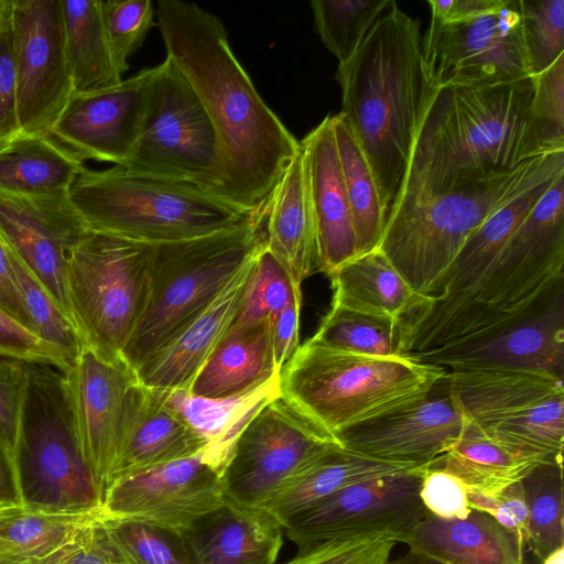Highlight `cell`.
Instances as JSON below:
<instances>
[{"label":"cell","instance_id":"cell-1","mask_svg":"<svg viewBox=\"0 0 564 564\" xmlns=\"http://www.w3.org/2000/svg\"><path fill=\"white\" fill-rule=\"evenodd\" d=\"M155 13L166 58L188 82L218 134L226 171L218 197L246 213L261 210L300 141L257 91L217 17L180 0H160Z\"/></svg>","mask_w":564,"mask_h":564},{"label":"cell","instance_id":"cell-2","mask_svg":"<svg viewBox=\"0 0 564 564\" xmlns=\"http://www.w3.org/2000/svg\"><path fill=\"white\" fill-rule=\"evenodd\" d=\"M533 77L436 88L421 117L389 213L555 153L531 113ZM388 213V214H389Z\"/></svg>","mask_w":564,"mask_h":564},{"label":"cell","instance_id":"cell-3","mask_svg":"<svg viewBox=\"0 0 564 564\" xmlns=\"http://www.w3.org/2000/svg\"><path fill=\"white\" fill-rule=\"evenodd\" d=\"M336 78L341 90L339 112L367 158L389 213L435 90L424 68L420 21L392 0L357 52L338 64Z\"/></svg>","mask_w":564,"mask_h":564},{"label":"cell","instance_id":"cell-4","mask_svg":"<svg viewBox=\"0 0 564 564\" xmlns=\"http://www.w3.org/2000/svg\"><path fill=\"white\" fill-rule=\"evenodd\" d=\"M564 275V174L512 234L476 290L451 305L425 300L401 322L400 354L444 346L530 305Z\"/></svg>","mask_w":564,"mask_h":564},{"label":"cell","instance_id":"cell-5","mask_svg":"<svg viewBox=\"0 0 564 564\" xmlns=\"http://www.w3.org/2000/svg\"><path fill=\"white\" fill-rule=\"evenodd\" d=\"M446 373L408 356L356 354L308 338L281 369L279 391L313 424L337 437L421 401Z\"/></svg>","mask_w":564,"mask_h":564},{"label":"cell","instance_id":"cell-6","mask_svg":"<svg viewBox=\"0 0 564 564\" xmlns=\"http://www.w3.org/2000/svg\"><path fill=\"white\" fill-rule=\"evenodd\" d=\"M561 173L564 151L390 212L378 249L417 297L425 299L466 239L492 213Z\"/></svg>","mask_w":564,"mask_h":564},{"label":"cell","instance_id":"cell-7","mask_svg":"<svg viewBox=\"0 0 564 564\" xmlns=\"http://www.w3.org/2000/svg\"><path fill=\"white\" fill-rule=\"evenodd\" d=\"M263 209L207 236L154 245L145 305L122 351L135 372L218 295L264 242Z\"/></svg>","mask_w":564,"mask_h":564},{"label":"cell","instance_id":"cell-8","mask_svg":"<svg viewBox=\"0 0 564 564\" xmlns=\"http://www.w3.org/2000/svg\"><path fill=\"white\" fill-rule=\"evenodd\" d=\"M68 197L88 228L150 245L215 234L253 214L195 185L122 166L85 167Z\"/></svg>","mask_w":564,"mask_h":564},{"label":"cell","instance_id":"cell-9","mask_svg":"<svg viewBox=\"0 0 564 564\" xmlns=\"http://www.w3.org/2000/svg\"><path fill=\"white\" fill-rule=\"evenodd\" d=\"M17 470L25 508L101 511L102 494L77 437L66 368L29 362Z\"/></svg>","mask_w":564,"mask_h":564},{"label":"cell","instance_id":"cell-10","mask_svg":"<svg viewBox=\"0 0 564 564\" xmlns=\"http://www.w3.org/2000/svg\"><path fill=\"white\" fill-rule=\"evenodd\" d=\"M154 245L88 228L66 256L65 280L75 326L106 359L122 351L142 315Z\"/></svg>","mask_w":564,"mask_h":564},{"label":"cell","instance_id":"cell-11","mask_svg":"<svg viewBox=\"0 0 564 564\" xmlns=\"http://www.w3.org/2000/svg\"><path fill=\"white\" fill-rule=\"evenodd\" d=\"M444 382L466 421L482 434L563 465V378L529 370L454 369Z\"/></svg>","mask_w":564,"mask_h":564},{"label":"cell","instance_id":"cell-12","mask_svg":"<svg viewBox=\"0 0 564 564\" xmlns=\"http://www.w3.org/2000/svg\"><path fill=\"white\" fill-rule=\"evenodd\" d=\"M131 172L195 185L218 197L225 161L216 129L195 91L167 59L160 64L134 151Z\"/></svg>","mask_w":564,"mask_h":564},{"label":"cell","instance_id":"cell-13","mask_svg":"<svg viewBox=\"0 0 564 564\" xmlns=\"http://www.w3.org/2000/svg\"><path fill=\"white\" fill-rule=\"evenodd\" d=\"M343 446L281 395L267 403L238 437L223 471L225 496L263 509L307 466ZM344 447V446H343Z\"/></svg>","mask_w":564,"mask_h":564},{"label":"cell","instance_id":"cell-14","mask_svg":"<svg viewBox=\"0 0 564 564\" xmlns=\"http://www.w3.org/2000/svg\"><path fill=\"white\" fill-rule=\"evenodd\" d=\"M408 357L446 370H529L563 378L564 275L517 313L444 346Z\"/></svg>","mask_w":564,"mask_h":564},{"label":"cell","instance_id":"cell-15","mask_svg":"<svg viewBox=\"0 0 564 564\" xmlns=\"http://www.w3.org/2000/svg\"><path fill=\"white\" fill-rule=\"evenodd\" d=\"M426 76L433 88L486 86L531 77L519 0L463 23L430 19L422 36Z\"/></svg>","mask_w":564,"mask_h":564},{"label":"cell","instance_id":"cell-16","mask_svg":"<svg viewBox=\"0 0 564 564\" xmlns=\"http://www.w3.org/2000/svg\"><path fill=\"white\" fill-rule=\"evenodd\" d=\"M424 468L345 487L291 519L283 527L286 536L299 549L378 534L404 543L426 514L419 497Z\"/></svg>","mask_w":564,"mask_h":564},{"label":"cell","instance_id":"cell-17","mask_svg":"<svg viewBox=\"0 0 564 564\" xmlns=\"http://www.w3.org/2000/svg\"><path fill=\"white\" fill-rule=\"evenodd\" d=\"M21 134H50L74 93L61 0H12Z\"/></svg>","mask_w":564,"mask_h":564},{"label":"cell","instance_id":"cell-18","mask_svg":"<svg viewBox=\"0 0 564 564\" xmlns=\"http://www.w3.org/2000/svg\"><path fill=\"white\" fill-rule=\"evenodd\" d=\"M225 500L221 474L200 453L112 480L101 513L181 533Z\"/></svg>","mask_w":564,"mask_h":564},{"label":"cell","instance_id":"cell-19","mask_svg":"<svg viewBox=\"0 0 564 564\" xmlns=\"http://www.w3.org/2000/svg\"><path fill=\"white\" fill-rule=\"evenodd\" d=\"M160 64L121 82L74 91L50 134L84 160L123 166L131 158Z\"/></svg>","mask_w":564,"mask_h":564},{"label":"cell","instance_id":"cell-20","mask_svg":"<svg viewBox=\"0 0 564 564\" xmlns=\"http://www.w3.org/2000/svg\"><path fill=\"white\" fill-rule=\"evenodd\" d=\"M87 230L68 193L17 194L0 189L1 238L74 325L65 280L66 256Z\"/></svg>","mask_w":564,"mask_h":564},{"label":"cell","instance_id":"cell-21","mask_svg":"<svg viewBox=\"0 0 564 564\" xmlns=\"http://www.w3.org/2000/svg\"><path fill=\"white\" fill-rule=\"evenodd\" d=\"M67 379L80 449L104 499L138 378L123 359H106L85 346Z\"/></svg>","mask_w":564,"mask_h":564},{"label":"cell","instance_id":"cell-22","mask_svg":"<svg viewBox=\"0 0 564 564\" xmlns=\"http://www.w3.org/2000/svg\"><path fill=\"white\" fill-rule=\"evenodd\" d=\"M432 392L405 409L340 433L339 442L375 459L426 467L455 445L466 425L448 390Z\"/></svg>","mask_w":564,"mask_h":564},{"label":"cell","instance_id":"cell-23","mask_svg":"<svg viewBox=\"0 0 564 564\" xmlns=\"http://www.w3.org/2000/svg\"><path fill=\"white\" fill-rule=\"evenodd\" d=\"M314 224L317 272L330 275L358 256L332 116L300 141Z\"/></svg>","mask_w":564,"mask_h":564},{"label":"cell","instance_id":"cell-24","mask_svg":"<svg viewBox=\"0 0 564 564\" xmlns=\"http://www.w3.org/2000/svg\"><path fill=\"white\" fill-rule=\"evenodd\" d=\"M261 247L198 316L140 366L135 375L142 386L163 391L189 388L231 327Z\"/></svg>","mask_w":564,"mask_h":564},{"label":"cell","instance_id":"cell-25","mask_svg":"<svg viewBox=\"0 0 564 564\" xmlns=\"http://www.w3.org/2000/svg\"><path fill=\"white\" fill-rule=\"evenodd\" d=\"M283 531L264 510L226 498L181 535L191 564H275Z\"/></svg>","mask_w":564,"mask_h":564},{"label":"cell","instance_id":"cell-26","mask_svg":"<svg viewBox=\"0 0 564 564\" xmlns=\"http://www.w3.org/2000/svg\"><path fill=\"white\" fill-rule=\"evenodd\" d=\"M206 445V441L164 402L160 391L138 380L108 485L117 478L200 454Z\"/></svg>","mask_w":564,"mask_h":564},{"label":"cell","instance_id":"cell-27","mask_svg":"<svg viewBox=\"0 0 564 564\" xmlns=\"http://www.w3.org/2000/svg\"><path fill=\"white\" fill-rule=\"evenodd\" d=\"M268 250L299 286L317 271L313 217L301 151L279 178L264 205Z\"/></svg>","mask_w":564,"mask_h":564},{"label":"cell","instance_id":"cell-28","mask_svg":"<svg viewBox=\"0 0 564 564\" xmlns=\"http://www.w3.org/2000/svg\"><path fill=\"white\" fill-rule=\"evenodd\" d=\"M563 174L533 185L492 213L466 239L429 296L423 300L437 305H451L471 294L488 274L516 229L552 183Z\"/></svg>","mask_w":564,"mask_h":564},{"label":"cell","instance_id":"cell-29","mask_svg":"<svg viewBox=\"0 0 564 564\" xmlns=\"http://www.w3.org/2000/svg\"><path fill=\"white\" fill-rule=\"evenodd\" d=\"M160 391L164 402L207 443L203 459L221 474L234 446L253 416L280 395L279 375L227 398H205L178 389Z\"/></svg>","mask_w":564,"mask_h":564},{"label":"cell","instance_id":"cell-30","mask_svg":"<svg viewBox=\"0 0 564 564\" xmlns=\"http://www.w3.org/2000/svg\"><path fill=\"white\" fill-rule=\"evenodd\" d=\"M404 544L443 564H525L524 547L516 536L476 510L464 520H444L426 511Z\"/></svg>","mask_w":564,"mask_h":564},{"label":"cell","instance_id":"cell-31","mask_svg":"<svg viewBox=\"0 0 564 564\" xmlns=\"http://www.w3.org/2000/svg\"><path fill=\"white\" fill-rule=\"evenodd\" d=\"M423 468L375 459L339 446L307 466L262 510L284 527L291 519L352 484Z\"/></svg>","mask_w":564,"mask_h":564},{"label":"cell","instance_id":"cell-32","mask_svg":"<svg viewBox=\"0 0 564 564\" xmlns=\"http://www.w3.org/2000/svg\"><path fill=\"white\" fill-rule=\"evenodd\" d=\"M279 375L274 368L270 319L230 327L196 373L192 394L227 398L243 393Z\"/></svg>","mask_w":564,"mask_h":564},{"label":"cell","instance_id":"cell-33","mask_svg":"<svg viewBox=\"0 0 564 564\" xmlns=\"http://www.w3.org/2000/svg\"><path fill=\"white\" fill-rule=\"evenodd\" d=\"M101 516L19 507L0 518V564H53L74 550Z\"/></svg>","mask_w":564,"mask_h":564},{"label":"cell","instance_id":"cell-34","mask_svg":"<svg viewBox=\"0 0 564 564\" xmlns=\"http://www.w3.org/2000/svg\"><path fill=\"white\" fill-rule=\"evenodd\" d=\"M332 305L401 323L419 300L378 249L361 253L330 275Z\"/></svg>","mask_w":564,"mask_h":564},{"label":"cell","instance_id":"cell-35","mask_svg":"<svg viewBox=\"0 0 564 564\" xmlns=\"http://www.w3.org/2000/svg\"><path fill=\"white\" fill-rule=\"evenodd\" d=\"M546 464L562 465L490 438L466 421L455 445L426 467L449 471L467 488L494 492L521 481L533 469Z\"/></svg>","mask_w":564,"mask_h":564},{"label":"cell","instance_id":"cell-36","mask_svg":"<svg viewBox=\"0 0 564 564\" xmlns=\"http://www.w3.org/2000/svg\"><path fill=\"white\" fill-rule=\"evenodd\" d=\"M84 161L51 134H20L0 151V189L17 194L68 193Z\"/></svg>","mask_w":564,"mask_h":564},{"label":"cell","instance_id":"cell-37","mask_svg":"<svg viewBox=\"0 0 564 564\" xmlns=\"http://www.w3.org/2000/svg\"><path fill=\"white\" fill-rule=\"evenodd\" d=\"M67 61L74 91H87L122 80L112 59L100 0H61Z\"/></svg>","mask_w":564,"mask_h":564},{"label":"cell","instance_id":"cell-38","mask_svg":"<svg viewBox=\"0 0 564 564\" xmlns=\"http://www.w3.org/2000/svg\"><path fill=\"white\" fill-rule=\"evenodd\" d=\"M333 130L349 200L358 254L378 248L387 224L378 185L346 118L332 116Z\"/></svg>","mask_w":564,"mask_h":564},{"label":"cell","instance_id":"cell-39","mask_svg":"<svg viewBox=\"0 0 564 564\" xmlns=\"http://www.w3.org/2000/svg\"><path fill=\"white\" fill-rule=\"evenodd\" d=\"M521 484L528 507L525 547L542 561L564 546L563 465H541Z\"/></svg>","mask_w":564,"mask_h":564},{"label":"cell","instance_id":"cell-40","mask_svg":"<svg viewBox=\"0 0 564 564\" xmlns=\"http://www.w3.org/2000/svg\"><path fill=\"white\" fill-rule=\"evenodd\" d=\"M312 341L370 356L400 355L401 323L332 305Z\"/></svg>","mask_w":564,"mask_h":564},{"label":"cell","instance_id":"cell-41","mask_svg":"<svg viewBox=\"0 0 564 564\" xmlns=\"http://www.w3.org/2000/svg\"><path fill=\"white\" fill-rule=\"evenodd\" d=\"M392 0H313L315 30L338 64L348 61Z\"/></svg>","mask_w":564,"mask_h":564},{"label":"cell","instance_id":"cell-42","mask_svg":"<svg viewBox=\"0 0 564 564\" xmlns=\"http://www.w3.org/2000/svg\"><path fill=\"white\" fill-rule=\"evenodd\" d=\"M10 256L15 284L33 332L57 348L72 366L85 347L79 333L48 291L12 249H10Z\"/></svg>","mask_w":564,"mask_h":564},{"label":"cell","instance_id":"cell-43","mask_svg":"<svg viewBox=\"0 0 564 564\" xmlns=\"http://www.w3.org/2000/svg\"><path fill=\"white\" fill-rule=\"evenodd\" d=\"M302 297L296 285L271 254L265 241L258 252L238 314L231 327L271 319L294 299Z\"/></svg>","mask_w":564,"mask_h":564},{"label":"cell","instance_id":"cell-44","mask_svg":"<svg viewBox=\"0 0 564 564\" xmlns=\"http://www.w3.org/2000/svg\"><path fill=\"white\" fill-rule=\"evenodd\" d=\"M104 520L131 564H191L180 532L131 519Z\"/></svg>","mask_w":564,"mask_h":564},{"label":"cell","instance_id":"cell-45","mask_svg":"<svg viewBox=\"0 0 564 564\" xmlns=\"http://www.w3.org/2000/svg\"><path fill=\"white\" fill-rule=\"evenodd\" d=\"M522 31L532 76L564 54V0H519Z\"/></svg>","mask_w":564,"mask_h":564},{"label":"cell","instance_id":"cell-46","mask_svg":"<svg viewBox=\"0 0 564 564\" xmlns=\"http://www.w3.org/2000/svg\"><path fill=\"white\" fill-rule=\"evenodd\" d=\"M154 13L150 0L101 1L106 37L121 76L129 68V57L140 48L153 25Z\"/></svg>","mask_w":564,"mask_h":564},{"label":"cell","instance_id":"cell-47","mask_svg":"<svg viewBox=\"0 0 564 564\" xmlns=\"http://www.w3.org/2000/svg\"><path fill=\"white\" fill-rule=\"evenodd\" d=\"M533 77L531 113L551 152L564 151V54Z\"/></svg>","mask_w":564,"mask_h":564},{"label":"cell","instance_id":"cell-48","mask_svg":"<svg viewBox=\"0 0 564 564\" xmlns=\"http://www.w3.org/2000/svg\"><path fill=\"white\" fill-rule=\"evenodd\" d=\"M28 379L29 361L0 355V449L11 464L19 490L17 451Z\"/></svg>","mask_w":564,"mask_h":564},{"label":"cell","instance_id":"cell-49","mask_svg":"<svg viewBox=\"0 0 564 564\" xmlns=\"http://www.w3.org/2000/svg\"><path fill=\"white\" fill-rule=\"evenodd\" d=\"M397 543L386 534L329 540L299 549L284 564H387Z\"/></svg>","mask_w":564,"mask_h":564},{"label":"cell","instance_id":"cell-50","mask_svg":"<svg viewBox=\"0 0 564 564\" xmlns=\"http://www.w3.org/2000/svg\"><path fill=\"white\" fill-rule=\"evenodd\" d=\"M20 134L12 0H8L0 19V142L9 143Z\"/></svg>","mask_w":564,"mask_h":564},{"label":"cell","instance_id":"cell-51","mask_svg":"<svg viewBox=\"0 0 564 564\" xmlns=\"http://www.w3.org/2000/svg\"><path fill=\"white\" fill-rule=\"evenodd\" d=\"M419 497L425 510L440 519L464 520L471 512L467 486L441 468H424Z\"/></svg>","mask_w":564,"mask_h":564},{"label":"cell","instance_id":"cell-52","mask_svg":"<svg viewBox=\"0 0 564 564\" xmlns=\"http://www.w3.org/2000/svg\"><path fill=\"white\" fill-rule=\"evenodd\" d=\"M471 510L490 516L503 529L512 533L525 549L528 539V507L521 481L494 492L467 488Z\"/></svg>","mask_w":564,"mask_h":564},{"label":"cell","instance_id":"cell-53","mask_svg":"<svg viewBox=\"0 0 564 564\" xmlns=\"http://www.w3.org/2000/svg\"><path fill=\"white\" fill-rule=\"evenodd\" d=\"M0 355L29 362L54 364L68 369L63 354L0 307Z\"/></svg>","mask_w":564,"mask_h":564},{"label":"cell","instance_id":"cell-54","mask_svg":"<svg viewBox=\"0 0 564 564\" xmlns=\"http://www.w3.org/2000/svg\"><path fill=\"white\" fill-rule=\"evenodd\" d=\"M53 564H131L110 535L104 517L86 531L77 546Z\"/></svg>","mask_w":564,"mask_h":564},{"label":"cell","instance_id":"cell-55","mask_svg":"<svg viewBox=\"0 0 564 564\" xmlns=\"http://www.w3.org/2000/svg\"><path fill=\"white\" fill-rule=\"evenodd\" d=\"M301 307L302 297L294 299L270 319L272 356L278 373L300 346Z\"/></svg>","mask_w":564,"mask_h":564},{"label":"cell","instance_id":"cell-56","mask_svg":"<svg viewBox=\"0 0 564 564\" xmlns=\"http://www.w3.org/2000/svg\"><path fill=\"white\" fill-rule=\"evenodd\" d=\"M431 18L443 24L474 21L503 8L507 0H429Z\"/></svg>","mask_w":564,"mask_h":564},{"label":"cell","instance_id":"cell-57","mask_svg":"<svg viewBox=\"0 0 564 564\" xmlns=\"http://www.w3.org/2000/svg\"><path fill=\"white\" fill-rule=\"evenodd\" d=\"M0 307L33 332L15 284L10 249L0 236ZM34 333V332H33ZM35 334V333H34Z\"/></svg>","mask_w":564,"mask_h":564},{"label":"cell","instance_id":"cell-58","mask_svg":"<svg viewBox=\"0 0 564 564\" xmlns=\"http://www.w3.org/2000/svg\"><path fill=\"white\" fill-rule=\"evenodd\" d=\"M0 505L22 506L20 490L10 462L0 449Z\"/></svg>","mask_w":564,"mask_h":564},{"label":"cell","instance_id":"cell-59","mask_svg":"<svg viewBox=\"0 0 564 564\" xmlns=\"http://www.w3.org/2000/svg\"><path fill=\"white\" fill-rule=\"evenodd\" d=\"M387 564H443L437 558L412 549H409L402 556L390 560Z\"/></svg>","mask_w":564,"mask_h":564},{"label":"cell","instance_id":"cell-60","mask_svg":"<svg viewBox=\"0 0 564 564\" xmlns=\"http://www.w3.org/2000/svg\"><path fill=\"white\" fill-rule=\"evenodd\" d=\"M541 564H564V546H561L546 555Z\"/></svg>","mask_w":564,"mask_h":564},{"label":"cell","instance_id":"cell-61","mask_svg":"<svg viewBox=\"0 0 564 564\" xmlns=\"http://www.w3.org/2000/svg\"><path fill=\"white\" fill-rule=\"evenodd\" d=\"M19 507H22V506H4V505H0V518L3 517L4 514L11 512L12 510L19 508Z\"/></svg>","mask_w":564,"mask_h":564},{"label":"cell","instance_id":"cell-62","mask_svg":"<svg viewBox=\"0 0 564 564\" xmlns=\"http://www.w3.org/2000/svg\"><path fill=\"white\" fill-rule=\"evenodd\" d=\"M7 2H8V0H0V19L2 17V13H3L4 9H6Z\"/></svg>","mask_w":564,"mask_h":564},{"label":"cell","instance_id":"cell-63","mask_svg":"<svg viewBox=\"0 0 564 564\" xmlns=\"http://www.w3.org/2000/svg\"><path fill=\"white\" fill-rule=\"evenodd\" d=\"M8 143L0 142V151L7 145Z\"/></svg>","mask_w":564,"mask_h":564}]
</instances>
